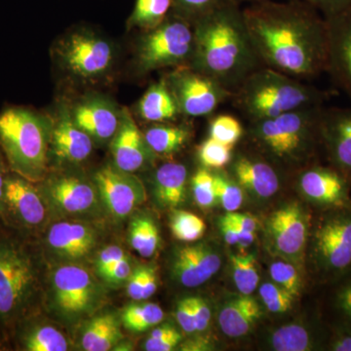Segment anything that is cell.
<instances>
[{
  "instance_id": "obj_3",
  "label": "cell",
  "mask_w": 351,
  "mask_h": 351,
  "mask_svg": "<svg viewBox=\"0 0 351 351\" xmlns=\"http://www.w3.org/2000/svg\"><path fill=\"white\" fill-rule=\"evenodd\" d=\"M323 92L280 71L262 66L232 92L233 106L250 121L272 119L299 108L321 105Z\"/></svg>"
},
{
  "instance_id": "obj_36",
  "label": "cell",
  "mask_w": 351,
  "mask_h": 351,
  "mask_svg": "<svg viewBox=\"0 0 351 351\" xmlns=\"http://www.w3.org/2000/svg\"><path fill=\"white\" fill-rule=\"evenodd\" d=\"M170 228L175 239L184 242H195L206 232V225L200 217L182 210H177L171 218Z\"/></svg>"
},
{
  "instance_id": "obj_56",
  "label": "cell",
  "mask_w": 351,
  "mask_h": 351,
  "mask_svg": "<svg viewBox=\"0 0 351 351\" xmlns=\"http://www.w3.org/2000/svg\"><path fill=\"white\" fill-rule=\"evenodd\" d=\"M332 350L336 351H351V335L341 337L332 343Z\"/></svg>"
},
{
  "instance_id": "obj_39",
  "label": "cell",
  "mask_w": 351,
  "mask_h": 351,
  "mask_svg": "<svg viewBox=\"0 0 351 351\" xmlns=\"http://www.w3.org/2000/svg\"><path fill=\"white\" fill-rule=\"evenodd\" d=\"M191 191L196 204L202 209L213 207L216 204L217 195L215 189L214 173L201 168L191 178Z\"/></svg>"
},
{
  "instance_id": "obj_57",
  "label": "cell",
  "mask_w": 351,
  "mask_h": 351,
  "mask_svg": "<svg viewBox=\"0 0 351 351\" xmlns=\"http://www.w3.org/2000/svg\"><path fill=\"white\" fill-rule=\"evenodd\" d=\"M4 189H5V177L0 169V215H2V210H3Z\"/></svg>"
},
{
  "instance_id": "obj_5",
  "label": "cell",
  "mask_w": 351,
  "mask_h": 351,
  "mask_svg": "<svg viewBox=\"0 0 351 351\" xmlns=\"http://www.w3.org/2000/svg\"><path fill=\"white\" fill-rule=\"evenodd\" d=\"M323 113L320 105L299 108L272 119L250 121L249 130L274 158L295 163L308 151L314 131L322 124Z\"/></svg>"
},
{
  "instance_id": "obj_49",
  "label": "cell",
  "mask_w": 351,
  "mask_h": 351,
  "mask_svg": "<svg viewBox=\"0 0 351 351\" xmlns=\"http://www.w3.org/2000/svg\"><path fill=\"white\" fill-rule=\"evenodd\" d=\"M196 332H204L209 327L211 309L202 298L191 297Z\"/></svg>"
},
{
  "instance_id": "obj_26",
  "label": "cell",
  "mask_w": 351,
  "mask_h": 351,
  "mask_svg": "<svg viewBox=\"0 0 351 351\" xmlns=\"http://www.w3.org/2000/svg\"><path fill=\"white\" fill-rule=\"evenodd\" d=\"M334 113L330 119L323 114L322 129L331 144L337 162L341 167L351 169V110Z\"/></svg>"
},
{
  "instance_id": "obj_15",
  "label": "cell",
  "mask_w": 351,
  "mask_h": 351,
  "mask_svg": "<svg viewBox=\"0 0 351 351\" xmlns=\"http://www.w3.org/2000/svg\"><path fill=\"white\" fill-rule=\"evenodd\" d=\"M316 253L328 269H346L351 263V217L328 219L315 237Z\"/></svg>"
},
{
  "instance_id": "obj_58",
  "label": "cell",
  "mask_w": 351,
  "mask_h": 351,
  "mask_svg": "<svg viewBox=\"0 0 351 351\" xmlns=\"http://www.w3.org/2000/svg\"><path fill=\"white\" fill-rule=\"evenodd\" d=\"M240 3L241 2H248L249 4L255 3V2L262 1V0H239Z\"/></svg>"
},
{
  "instance_id": "obj_37",
  "label": "cell",
  "mask_w": 351,
  "mask_h": 351,
  "mask_svg": "<svg viewBox=\"0 0 351 351\" xmlns=\"http://www.w3.org/2000/svg\"><path fill=\"white\" fill-rule=\"evenodd\" d=\"M233 147L209 137L198 149V157L203 167L219 170L232 161Z\"/></svg>"
},
{
  "instance_id": "obj_12",
  "label": "cell",
  "mask_w": 351,
  "mask_h": 351,
  "mask_svg": "<svg viewBox=\"0 0 351 351\" xmlns=\"http://www.w3.org/2000/svg\"><path fill=\"white\" fill-rule=\"evenodd\" d=\"M2 214L8 215L16 225L23 228H38L46 219L43 196L32 182L22 176L7 177Z\"/></svg>"
},
{
  "instance_id": "obj_48",
  "label": "cell",
  "mask_w": 351,
  "mask_h": 351,
  "mask_svg": "<svg viewBox=\"0 0 351 351\" xmlns=\"http://www.w3.org/2000/svg\"><path fill=\"white\" fill-rule=\"evenodd\" d=\"M147 269V265H140L132 271L127 281V294L134 301H143V291H144Z\"/></svg>"
},
{
  "instance_id": "obj_28",
  "label": "cell",
  "mask_w": 351,
  "mask_h": 351,
  "mask_svg": "<svg viewBox=\"0 0 351 351\" xmlns=\"http://www.w3.org/2000/svg\"><path fill=\"white\" fill-rule=\"evenodd\" d=\"M121 339L117 318L113 314H103L91 320L85 328L82 346L86 351H108Z\"/></svg>"
},
{
  "instance_id": "obj_53",
  "label": "cell",
  "mask_w": 351,
  "mask_h": 351,
  "mask_svg": "<svg viewBox=\"0 0 351 351\" xmlns=\"http://www.w3.org/2000/svg\"><path fill=\"white\" fill-rule=\"evenodd\" d=\"M221 230L226 243L239 245V232L237 228L226 216L221 219Z\"/></svg>"
},
{
  "instance_id": "obj_4",
  "label": "cell",
  "mask_w": 351,
  "mask_h": 351,
  "mask_svg": "<svg viewBox=\"0 0 351 351\" xmlns=\"http://www.w3.org/2000/svg\"><path fill=\"white\" fill-rule=\"evenodd\" d=\"M47 121L24 108L0 113V145L11 169L32 182L40 181L47 162Z\"/></svg>"
},
{
  "instance_id": "obj_47",
  "label": "cell",
  "mask_w": 351,
  "mask_h": 351,
  "mask_svg": "<svg viewBox=\"0 0 351 351\" xmlns=\"http://www.w3.org/2000/svg\"><path fill=\"white\" fill-rule=\"evenodd\" d=\"M175 316L178 324L182 328V331L188 332V334L196 332L191 297L184 298L178 302Z\"/></svg>"
},
{
  "instance_id": "obj_17",
  "label": "cell",
  "mask_w": 351,
  "mask_h": 351,
  "mask_svg": "<svg viewBox=\"0 0 351 351\" xmlns=\"http://www.w3.org/2000/svg\"><path fill=\"white\" fill-rule=\"evenodd\" d=\"M112 152L115 166L125 172L140 170L149 161L152 151L128 110L122 112Z\"/></svg>"
},
{
  "instance_id": "obj_42",
  "label": "cell",
  "mask_w": 351,
  "mask_h": 351,
  "mask_svg": "<svg viewBox=\"0 0 351 351\" xmlns=\"http://www.w3.org/2000/svg\"><path fill=\"white\" fill-rule=\"evenodd\" d=\"M269 274L274 283L285 289L295 298L300 294L302 287L301 276L292 263L285 261L272 263L269 267Z\"/></svg>"
},
{
  "instance_id": "obj_41",
  "label": "cell",
  "mask_w": 351,
  "mask_h": 351,
  "mask_svg": "<svg viewBox=\"0 0 351 351\" xmlns=\"http://www.w3.org/2000/svg\"><path fill=\"white\" fill-rule=\"evenodd\" d=\"M226 0H172V10L191 25Z\"/></svg>"
},
{
  "instance_id": "obj_20",
  "label": "cell",
  "mask_w": 351,
  "mask_h": 351,
  "mask_svg": "<svg viewBox=\"0 0 351 351\" xmlns=\"http://www.w3.org/2000/svg\"><path fill=\"white\" fill-rule=\"evenodd\" d=\"M51 250L60 257L78 260L86 257L97 244L93 228L77 221H60L51 226L47 235Z\"/></svg>"
},
{
  "instance_id": "obj_25",
  "label": "cell",
  "mask_w": 351,
  "mask_h": 351,
  "mask_svg": "<svg viewBox=\"0 0 351 351\" xmlns=\"http://www.w3.org/2000/svg\"><path fill=\"white\" fill-rule=\"evenodd\" d=\"M300 188L306 197L324 204L341 202L346 195L345 181L337 173L322 168L302 173Z\"/></svg>"
},
{
  "instance_id": "obj_44",
  "label": "cell",
  "mask_w": 351,
  "mask_h": 351,
  "mask_svg": "<svg viewBox=\"0 0 351 351\" xmlns=\"http://www.w3.org/2000/svg\"><path fill=\"white\" fill-rule=\"evenodd\" d=\"M182 335L171 325L156 328L145 343L147 351H171L179 345Z\"/></svg>"
},
{
  "instance_id": "obj_51",
  "label": "cell",
  "mask_w": 351,
  "mask_h": 351,
  "mask_svg": "<svg viewBox=\"0 0 351 351\" xmlns=\"http://www.w3.org/2000/svg\"><path fill=\"white\" fill-rule=\"evenodd\" d=\"M226 217L232 221L233 225L239 226V228H242L243 230L255 232L257 230V219L250 214H242L235 211L226 214Z\"/></svg>"
},
{
  "instance_id": "obj_22",
  "label": "cell",
  "mask_w": 351,
  "mask_h": 351,
  "mask_svg": "<svg viewBox=\"0 0 351 351\" xmlns=\"http://www.w3.org/2000/svg\"><path fill=\"white\" fill-rule=\"evenodd\" d=\"M73 121L90 137L108 140L114 136L119 119L112 107L101 101H90L75 108Z\"/></svg>"
},
{
  "instance_id": "obj_13",
  "label": "cell",
  "mask_w": 351,
  "mask_h": 351,
  "mask_svg": "<svg viewBox=\"0 0 351 351\" xmlns=\"http://www.w3.org/2000/svg\"><path fill=\"white\" fill-rule=\"evenodd\" d=\"M269 232L277 253L288 260L301 258L306 247V214L297 203H290L270 216Z\"/></svg>"
},
{
  "instance_id": "obj_54",
  "label": "cell",
  "mask_w": 351,
  "mask_h": 351,
  "mask_svg": "<svg viewBox=\"0 0 351 351\" xmlns=\"http://www.w3.org/2000/svg\"><path fill=\"white\" fill-rule=\"evenodd\" d=\"M339 304L341 308L351 318V283L348 284L339 293Z\"/></svg>"
},
{
  "instance_id": "obj_18",
  "label": "cell",
  "mask_w": 351,
  "mask_h": 351,
  "mask_svg": "<svg viewBox=\"0 0 351 351\" xmlns=\"http://www.w3.org/2000/svg\"><path fill=\"white\" fill-rule=\"evenodd\" d=\"M46 199L58 211L68 215H82L93 210L97 195L89 182L77 177H62L51 182L46 189Z\"/></svg>"
},
{
  "instance_id": "obj_33",
  "label": "cell",
  "mask_w": 351,
  "mask_h": 351,
  "mask_svg": "<svg viewBox=\"0 0 351 351\" xmlns=\"http://www.w3.org/2000/svg\"><path fill=\"white\" fill-rule=\"evenodd\" d=\"M25 350L29 351H66L68 341L59 330L51 326L32 328L23 339Z\"/></svg>"
},
{
  "instance_id": "obj_55",
  "label": "cell",
  "mask_w": 351,
  "mask_h": 351,
  "mask_svg": "<svg viewBox=\"0 0 351 351\" xmlns=\"http://www.w3.org/2000/svg\"><path fill=\"white\" fill-rule=\"evenodd\" d=\"M237 232H239V245L242 248H247L250 245L254 243L256 240V232H248V230H243L239 226H235Z\"/></svg>"
},
{
  "instance_id": "obj_35",
  "label": "cell",
  "mask_w": 351,
  "mask_h": 351,
  "mask_svg": "<svg viewBox=\"0 0 351 351\" xmlns=\"http://www.w3.org/2000/svg\"><path fill=\"white\" fill-rule=\"evenodd\" d=\"M270 345L276 351H307L311 350V339L301 325H286L277 329L270 338Z\"/></svg>"
},
{
  "instance_id": "obj_1",
  "label": "cell",
  "mask_w": 351,
  "mask_h": 351,
  "mask_svg": "<svg viewBox=\"0 0 351 351\" xmlns=\"http://www.w3.org/2000/svg\"><path fill=\"white\" fill-rule=\"evenodd\" d=\"M245 24L263 66L302 80L327 69L326 21L300 0H262L243 8Z\"/></svg>"
},
{
  "instance_id": "obj_2",
  "label": "cell",
  "mask_w": 351,
  "mask_h": 351,
  "mask_svg": "<svg viewBox=\"0 0 351 351\" xmlns=\"http://www.w3.org/2000/svg\"><path fill=\"white\" fill-rule=\"evenodd\" d=\"M189 66L233 92L263 64L254 47L239 0H226L193 23Z\"/></svg>"
},
{
  "instance_id": "obj_19",
  "label": "cell",
  "mask_w": 351,
  "mask_h": 351,
  "mask_svg": "<svg viewBox=\"0 0 351 351\" xmlns=\"http://www.w3.org/2000/svg\"><path fill=\"white\" fill-rule=\"evenodd\" d=\"M232 172L237 184L256 197H271L280 186L274 166L258 157L237 156L233 160Z\"/></svg>"
},
{
  "instance_id": "obj_14",
  "label": "cell",
  "mask_w": 351,
  "mask_h": 351,
  "mask_svg": "<svg viewBox=\"0 0 351 351\" xmlns=\"http://www.w3.org/2000/svg\"><path fill=\"white\" fill-rule=\"evenodd\" d=\"M221 265V256L209 245L186 246L176 253L173 276L184 287H199L219 271Z\"/></svg>"
},
{
  "instance_id": "obj_43",
  "label": "cell",
  "mask_w": 351,
  "mask_h": 351,
  "mask_svg": "<svg viewBox=\"0 0 351 351\" xmlns=\"http://www.w3.org/2000/svg\"><path fill=\"white\" fill-rule=\"evenodd\" d=\"M260 297L270 313H284L291 309L295 297L274 282L263 283L260 287Z\"/></svg>"
},
{
  "instance_id": "obj_16",
  "label": "cell",
  "mask_w": 351,
  "mask_h": 351,
  "mask_svg": "<svg viewBox=\"0 0 351 351\" xmlns=\"http://www.w3.org/2000/svg\"><path fill=\"white\" fill-rule=\"evenodd\" d=\"M327 69L351 95V9L327 18Z\"/></svg>"
},
{
  "instance_id": "obj_8",
  "label": "cell",
  "mask_w": 351,
  "mask_h": 351,
  "mask_svg": "<svg viewBox=\"0 0 351 351\" xmlns=\"http://www.w3.org/2000/svg\"><path fill=\"white\" fill-rule=\"evenodd\" d=\"M51 286L55 309L69 321L80 320L93 313L103 295L94 277L80 265L58 267L51 279Z\"/></svg>"
},
{
  "instance_id": "obj_11",
  "label": "cell",
  "mask_w": 351,
  "mask_h": 351,
  "mask_svg": "<svg viewBox=\"0 0 351 351\" xmlns=\"http://www.w3.org/2000/svg\"><path fill=\"white\" fill-rule=\"evenodd\" d=\"M60 55L71 73L84 78L103 75L112 62L110 44L88 34L69 36L60 48Z\"/></svg>"
},
{
  "instance_id": "obj_31",
  "label": "cell",
  "mask_w": 351,
  "mask_h": 351,
  "mask_svg": "<svg viewBox=\"0 0 351 351\" xmlns=\"http://www.w3.org/2000/svg\"><path fill=\"white\" fill-rule=\"evenodd\" d=\"M162 308L152 302L129 304L121 314V320L129 331L142 332L156 327L163 320Z\"/></svg>"
},
{
  "instance_id": "obj_46",
  "label": "cell",
  "mask_w": 351,
  "mask_h": 351,
  "mask_svg": "<svg viewBox=\"0 0 351 351\" xmlns=\"http://www.w3.org/2000/svg\"><path fill=\"white\" fill-rule=\"evenodd\" d=\"M324 14L325 19L351 9V0H300Z\"/></svg>"
},
{
  "instance_id": "obj_38",
  "label": "cell",
  "mask_w": 351,
  "mask_h": 351,
  "mask_svg": "<svg viewBox=\"0 0 351 351\" xmlns=\"http://www.w3.org/2000/svg\"><path fill=\"white\" fill-rule=\"evenodd\" d=\"M217 199L228 213L235 212L241 207L244 200L243 191L237 182L223 173H214Z\"/></svg>"
},
{
  "instance_id": "obj_7",
  "label": "cell",
  "mask_w": 351,
  "mask_h": 351,
  "mask_svg": "<svg viewBox=\"0 0 351 351\" xmlns=\"http://www.w3.org/2000/svg\"><path fill=\"white\" fill-rule=\"evenodd\" d=\"M149 32L138 50V63L144 71L189 63L193 50L191 23L173 13Z\"/></svg>"
},
{
  "instance_id": "obj_29",
  "label": "cell",
  "mask_w": 351,
  "mask_h": 351,
  "mask_svg": "<svg viewBox=\"0 0 351 351\" xmlns=\"http://www.w3.org/2000/svg\"><path fill=\"white\" fill-rule=\"evenodd\" d=\"M144 137L154 154L172 156L186 144L191 131L184 126L156 125L145 132Z\"/></svg>"
},
{
  "instance_id": "obj_10",
  "label": "cell",
  "mask_w": 351,
  "mask_h": 351,
  "mask_svg": "<svg viewBox=\"0 0 351 351\" xmlns=\"http://www.w3.org/2000/svg\"><path fill=\"white\" fill-rule=\"evenodd\" d=\"M97 189L108 213L123 219L145 202L144 184L132 173L106 166L95 176Z\"/></svg>"
},
{
  "instance_id": "obj_27",
  "label": "cell",
  "mask_w": 351,
  "mask_h": 351,
  "mask_svg": "<svg viewBox=\"0 0 351 351\" xmlns=\"http://www.w3.org/2000/svg\"><path fill=\"white\" fill-rule=\"evenodd\" d=\"M138 110L143 119L152 122L168 121L181 113L165 80L149 87L140 101Z\"/></svg>"
},
{
  "instance_id": "obj_24",
  "label": "cell",
  "mask_w": 351,
  "mask_h": 351,
  "mask_svg": "<svg viewBox=\"0 0 351 351\" xmlns=\"http://www.w3.org/2000/svg\"><path fill=\"white\" fill-rule=\"evenodd\" d=\"M188 169L182 163L168 162L154 175V195L163 208L181 206L186 200Z\"/></svg>"
},
{
  "instance_id": "obj_6",
  "label": "cell",
  "mask_w": 351,
  "mask_h": 351,
  "mask_svg": "<svg viewBox=\"0 0 351 351\" xmlns=\"http://www.w3.org/2000/svg\"><path fill=\"white\" fill-rule=\"evenodd\" d=\"M38 276L29 252L18 242L0 239V322L22 317L29 308Z\"/></svg>"
},
{
  "instance_id": "obj_50",
  "label": "cell",
  "mask_w": 351,
  "mask_h": 351,
  "mask_svg": "<svg viewBox=\"0 0 351 351\" xmlns=\"http://www.w3.org/2000/svg\"><path fill=\"white\" fill-rule=\"evenodd\" d=\"M132 271H133V269H132L130 263H129L128 258L125 257L120 260L119 262L110 269L108 276L104 279H105L108 283L113 284V285H119V284L128 281Z\"/></svg>"
},
{
  "instance_id": "obj_52",
  "label": "cell",
  "mask_w": 351,
  "mask_h": 351,
  "mask_svg": "<svg viewBox=\"0 0 351 351\" xmlns=\"http://www.w3.org/2000/svg\"><path fill=\"white\" fill-rule=\"evenodd\" d=\"M158 288V276L156 267L147 265V274H145L144 291H143V301L149 300L156 294Z\"/></svg>"
},
{
  "instance_id": "obj_32",
  "label": "cell",
  "mask_w": 351,
  "mask_h": 351,
  "mask_svg": "<svg viewBox=\"0 0 351 351\" xmlns=\"http://www.w3.org/2000/svg\"><path fill=\"white\" fill-rule=\"evenodd\" d=\"M172 0H136L130 24L152 29L161 24L169 15Z\"/></svg>"
},
{
  "instance_id": "obj_34",
  "label": "cell",
  "mask_w": 351,
  "mask_h": 351,
  "mask_svg": "<svg viewBox=\"0 0 351 351\" xmlns=\"http://www.w3.org/2000/svg\"><path fill=\"white\" fill-rule=\"evenodd\" d=\"M232 277L240 294L252 295L258 288V276L257 263L253 255H232Z\"/></svg>"
},
{
  "instance_id": "obj_9",
  "label": "cell",
  "mask_w": 351,
  "mask_h": 351,
  "mask_svg": "<svg viewBox=\"0 0 351 351\" xmlns=\"http://www.w3.org/2000/svg\"><path fill=\"white\" fill-rule=\"evenodd\" d=\"M164 80L177 101L180 112L189 117L211 114L232 96L228 88L191 66H180Z\"/></svg>"
},
{
  "instance_id": "obj_30",
  "label": "cell",
  "mask_w": 351,
  "mask_h": 351,
  "mask_svg": "<svg viewBox=\"0 0 351 351\" xmlns=\"http://www.w3.org/2000/svg\"><path fill=\"white\" fill-rule=\"evenodd\" d=\"M129 242L142 257H152L160 243L156 221L147 216L136 217L129 226Z\"/></svg>"
},
{
  "instance_id": "obj_23",
  "label": "cell",
  "mask_w": 351,
  "mask_h": 351,
  "mask_svg": "<svg viewBox=\"0 0 351 351\" xmlns=\"http://www.w3.org/2000/svg\"><path fill=\"white\" fill-rule=\"evenodd\" d=\"M52 145L59 158L73 163L85 160L93 149L90 136L69 117L60 120L53 132Z\"/></svg>"
},
{
  "instance_id": "obj_21",
  "label": "cell",
  "mask_w": 351,
  "mask_h": 351,
  "mask_svg": "<svg viewBox=\"0 0 351 351\" xmlns=\"http://www.w3.org/2000/svg\"><path fill=\"white\" fill-rule=\"evenodd\" d=\"M262 316L258 302L251 295L233 298L221 307L219 324L221 331L230 338H240L251 331Z\"/></svg>"
},
{
  "instance_id": "obj_45",
  "label": "cell",
  "mask_w": 351,
  "mask_h": 351,
  "mask_svg": "<svg viewBox=\"0 0 351 351\" xmlns=\"http://www.w3.org/2000/svg\"><path fill=\"white\" fill-rule=\"evenodd\" d=\"M126 257L125 252L117 245H110L107 248L103 249L98 255L96 260L97 271L101 278L108 276L110 269L119 262L120 260Z\"/></svg>"
},
{
  "instance_id": "obj_40",
  "label": "cell",
  "mask_w": 351,
  "mask_h": 351,
  "mask_svg": "<svg viewBox=\"0 0 351 351\" xmlns=\"http://www.w3.org/2000/svg\"><path fill=\"white\" fill-rule=\"evenodd\" d=\"M243 134L241 123L232 115H218L210 124V137L232 147L237 144Z\"/></svg>"
}]
</instances>
